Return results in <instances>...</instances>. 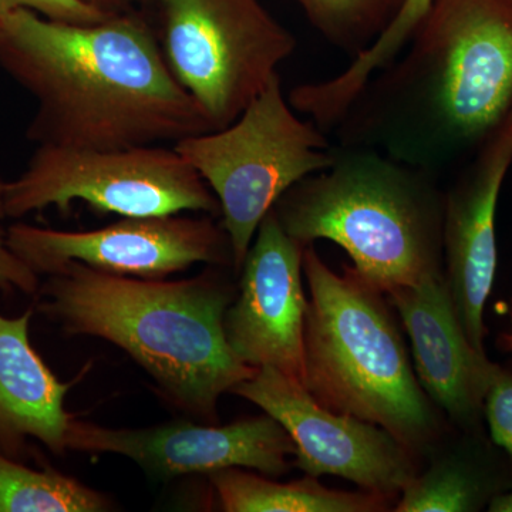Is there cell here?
I'll return each instance as SVG.
<instances>
[{
  "mask_svg": "<svg viewBox=\"0 0 512 512\" xmlns=\"http://www.w3.org/2000/svg\"><path fill=\"white\" fill-rule=\"evenodd\" d=\"M491 437L512 457V372L495 365L484 399Z\"/></svg>",
  "mask_w": 512,
  "mask_h": 512,
  "instance_id": "21",
  "label": "cell"
},
{
  "mask_svg": "<svg viewBox=\"0 0 512 512\" xmlns=\"http://www.w3.org/2000/svg\"><path fill=\"white\" fill-rule=\"evenodd\" d=\"M8 244L37 275L53 274L67 262L140 279H167L197 264L234 268L227 232L207 214L121 217L89 231L16 222L8 227Z\"/></svg>",
  "mask_w": 512,
  "mask_h": 512,
  "instance_id": "9",
  "label": "cell"
},
{
  "mask_svg": "<svg viewBox=\"0 0 512 512\" xmlns=\"http://www.w3.org/2000/svg\"><path fill=\"white\" fill-rule=\"evenodd\" d=\"M508 343H510V349L512 350V332L511 335L508 336Z\"/></svg>",
  "mask_w": 512,
  "mask_h": 512,
  "instance_id": "27",
  "label": "cell"
},
{
  "mask_svg": "<svg viewBox=\"0 0 512 512\" xmlns=\"http://www.w3.org/2000/svg\"><path fill=\"white\" fill-rule=\"evenodd\" d=\"M309 299L303 335L305 387L336 413L389 431L416 456L441 433L384 293L355 268L336 274L313 245L303 252Z\"/></svg>",
  "mask_w": 512,
  "mask_h": 512,
  "instance_id": "5",
  "label": "cell"
},
{
  "mask_svg": "<svg viewBox=\"0 0 512 512\" xmlns=\"http://www.w3.org/2000/svg\"><path fill=\"white\" fill-rule=\"evenodd\" d=\"M332 147L285 99L279 74L229 126L174 144L220 202L237 274L266 214L293 185L333 164Z\"/></svg>",
  "mask_w": 512,
  "mask_h": 512,
  "instance_id": "6",
  "label": "cell"
},
{
  "mask_svg": "<svg viewBox=\"0 0 512 512\" xmlns=\"http://www.w3.org/2000/svg\"><path fill=\"white\" fill-rule=\"evenodd\" d=\"M494 478L483 466L463 453L447 454L431 461L403 488L397 512L478 511L497 495Z\"/></svg>",
  "mask_w": 512,
  "mask_h": 512,
  "instance_id": "18",
  "label": "cell"
},
{
  "mask_svg": "<svg viewBox=\"0 0 512 512\" xmlns=\"http://www.w3.org/2000/svg\"><path fill=\"white\" fill-rule=\"evenodd\" d=\"M512 165V111L444 191L443 271L473 348L484 353V308L497 271L495 214Z\"/></svg>",
  "mask_w": 512,
  "mask_h": 512,
  "instance_id": "13",
  "label": "cell"
},
{
  "mask_svg": "<svg viewBox=\"0 0 512 512\" xmlns=\"http://www.w3.org/2000/svg\"><path fill=\"white\" fill-rule=\"evenodd\" d=\"M6 218L0 198V291L5 295L22 292L23 295L35 296L40 288V275L10 249Z\"/></svg>",
  "mask_w": 512,
  "mask_h": 512,
  "instance_id": "23",
  "label": "cell"
},
{
  "mask_svg": "<svg viewBox=\"0 0 512 512\" xmlns=\"http://www.w3.org/2000/svg\"><path fill=\"white\" fill-rule=\"evenodd\" d=\"M208 478L227 512H380L390 510L393 500L366 490H330L312 476L278 483L242 467L224 468Z\"/></svg>",
  "mask_w": 512,
  "mask_h": 512,
  "instance_id": "16",
  "label": "cell"
},
{
  "mask_svg": "<svg viewBox=\"0 0 512 512\" xmlns=\"http://www.w3.org/2000/svg\"><path fill=\"white\" fill-rule=\"evenodd\" d=\"M431 3L433 0H407L392 25L384 30L383 35L369 49L353 57L352 63L342 73L326 80L325 89L330 99L340 106L352 103L367 80L402 52Z\"/></svg>",
  "mask_w": 512,
  "mask_h": 512,
  "instance_id": "20",
  "label": "cell"
},
{
  "mask_svg": "<svg viewBox=\"0 0 512 512\" xmlns=\"http://www.w3.org/2000/svg\"><path fill=\"white\" fill-rule=\"evenodd\" d=\"M333 164L285 192L274 211L303 247L328 239L387 295L443 274L440 178L366 147L333 144Z\"/></svg>",
  "mask_w": 512,
  "mask_h": 512,
  "instance_id": "4",
  "label": "cell"
},
{
  "mask_svg": "<svg viewBox=\"0 0 512 512\" xmlns=\"http://www.w3.org/2000/svg\"><path fill=\"white\" fill-rule=\"evenodd\" d=\"M77 201L120 217L221 215L210 187L174 146L164 144L110 150L37 146L2 195L6 217L13 220L52 207L67 212Z\"/></svg>",
  "mask_w": 512,
  "mask_h": 512,
  "instance_id": "8",
  "label": "cell"
},
{
  "mask_svg": "<svg viewBox=\"0 0 512 512\" xmlns=\"http://www.w3.org/2000/svg\"><path fill=\"white\" fill-rule=\"evenodd\" d=\"M227 266L187 279H140L67 262L46 275L37 311L69 336L106 340L126 352L158 393L192 420L218 423L225 393L255 375L229 348L224 316L237 288Z\"/></svg>",
  "mask_w": 512,
  "mask_h": 512,
  "instance_id": "3",
  "label": "cell"
},
{
  "mask_svg": "<svg viewBox=\"0 0 512 512\" xmlns=\"http://www.w3.org/2000/svg\"><path fill=\"white\" fill-rule=\"evenodd\" d=\"M511 111L512 0H433L332 133L441 178Z\"/></svg>",
  "mask_w": 512,
  "mask_h": 512,
  "instance_id": "2",
  "label": "cell"
},
{
  "mask_svg": "<svg viewBox=\"0 0 512 512\" xmlns=\"http://www.w3.org/2000/svg\"><path fill=\"white\" fill-rule=\"evenodd\" d=\"M87 2L106 12H120V10H126L127 0H87Z\"/></svg>",
  "mask_w": 512,
  "mask_h": 512,
  "instance_id": "25",
  "label": "cell"
},
{
  "mask_svg": "<svg viewBox=\"0 0 512 512\" xmlns=\"http://www.w3.org/2000/svg\"><path fill=\"white\" fill-rule=\"evenodd\" d=\"M386 298L409 335L424 392L453 423L473 427L484 413L495 365L467 339L444 272L394 289Z\"/></svg>",
  "mask_w": 512,
  "mask_h": 512,
  "instance_id": "14",
  "label": "cell"
},
{
  "mask_svg": "<svg viewBox=\"0 0 512 512\" xmlns=\"http://www.w3.org/2000/svg\"><path fill=\"white\" fill-rule=\"evenodd\" d=\"M488 511L512 512V488L510 491L494 495L490 503H488Z\"/></svg>",
  "mask_w": 512,
  "mask_h": 512,
  "instance_id": "24",
  "label": "cell"
},
{
  "mask_svg": "<svg viewBox=\"0 0 512 512\" xmlns=\"http://www.w3.org/2000/svg\"><path fill=\"white\" fill-rule=\"evenodd\" d=\"M32 308L18 318L0 313V453L22 461L35 439L56 456L67 451L73 414L64 400L76 380L63 383L29 339Z\"/></svg>",
  "mask_w": 512,
  "mask_h": 512,
  "instance_id": "15",
  "label": "cell"
},
{
  "mask_svg": "<svg viewBox=\"0 0 512 512\" xmlns=\"http://www.w3.org/2000/svg\"><path fill=\"white\" fill-rule=\"evenodd\" d=\"M231 393L284 427L295 444V467L306 476L345 478L362 490L394 498L419 471V456L389 431L333 412L302 383L271 367H259Z\"/></svg>",
  "mask_w": 512,
  "mask_h": 512,
  "instance_id": "10",
  "label": "cell"
},
{
  "mask_svg": "<svg viewBox=\"0 0 512 512\" xmlns=\"http://www.w3.org/2000/svg\"><path fill=\"white\" fill-rule=\"evenodd\" d=\"M313 28L356 57L392 25L407 0H295Z\"/></svg>",
  "mask_w": 512,
  "mask_h": 512,
  "instance_id": "19",
  "label": "cell"
},
{
  "mask_svg": "<svg viewBox=\"0 0 512 512\" xmlns=\"http://www.w3.org/2000/svg\"><path fill=\"white\" fill-rule=\"evenodd\" d=\"M5 185H6V181L3 180L2 177H0V198H2L3 191H5Z\"/></svg>",
  "mask_w": 512,
  "mask_h": 512,
  "instance_id": "26",
  "label": "cell"
},
{
  "mask_svg": "<svg viewBox=\"0 0 512 512\" xmlns=\"http://www.w3.org/2000/svg\"><path fill=\"white\" fill-rule=\"evenodd\" d=\"M138 2L168 69L212 130L237 120L296 49L259 0Z\"/></svg>",
  "mask_w": 512,
  "mask_h": 512,
  "instance_id": "7",
  "label": "cell"
},
{
  "mask_svg": "<svg viewBox=\"0 0 512 512\" xmlns=\"http://www.w3.org/2000/svg\"><path fill=\"white\" fill-rule=\"evenodd\" d=\"M109 495L55 468H32L0 453V512H107Z\"/></svg>",
  "mask_w": 512,
  "mask_h": 512,
  "instance_id": "17",
  "label": "cell"
},
{
  "mask_svg": "<svg viewBox=\"0 0 512 512\" xmlns=\"http://www.w3.org/2000/svg\"><path fill=\"white\" fill-rule=\"evenodd\" d=\"M305 248L286 234L272 208L242 262L237 293L224 316L229 348L245 365L271 367L302 384Z\"/></svg>",
  "mask_w": 512,
  "mask_h": 512,
  "instance_id": "12",
  "label": "cell"
},
{
  "mask_svg": "<svg viewBox=\"0 0 512 512\" xmlns=\"http://www.w3.org/2000/svg\"><path fill=\"white\" fill-rule=\"evenodd\" d=\"M16 9H29L49 19L73 23H93L110 13L87 0H0V18Z\"/></svg>",
  "mask_w": 512,
  "mask_h": 512,
  "instance_id": "22",
  "label": "cell"
},
{
  "mask_svg": "<svg viewBox=\"0 0 512 512\" xmlns=\"http://www.w3.org/2000/svg\"><path fill=\"white\" fill-rule=\"evenodd\" d=\"M0 67L35 97L28 137L37 146H174L212 130L138 10L93 23L12 10L0 18Z\"/></svg>",
  "mask_w": 512,
  "mask_h": 512,
  "instance_id": "1",
  "label": "cell"
},
{
  "mask_svg": "<svg viewBox=\"0 0 512 512\" xmlns=\"http://www.w3.org/2000/svg\"><path fill=\"white\" fill-rule=\"evenodd\" d=\"M66 444L67 451L126 457L161 481L229 467L281 477L291 470L289 457L296 451L284 427L266 413L227 426L178 420L143 429H111L73 414Z\"/></svg>",
  "mask_w": 512,
  "mask_h": 512,
  "instance_id": "11",
  "label": "cell"
}]
</instances>
